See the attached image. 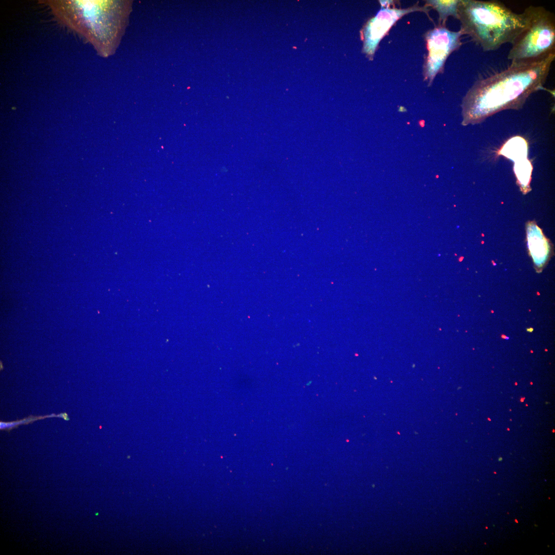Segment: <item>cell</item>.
I'll list each match as a JSON object with an SVG mask.
<instances>
[{
    "instance_id": "cell-1",
    "label": "cell",
    "mask_w": 555,
    "mask_h": 555,
    "mask_svg": "<svg viewBox=\"0 0 555 555\" xmlns=\"http://www.w3.org/2000/svg\"><path fill=\"white\" fill-rule=\"evenodd\" d=\"M554 59L552 52L534 60L511 62L505 70L476 80L462 100L464 122L521 108L530 94L544 88Z\"/></svg>"
},
{
    "instance_id": "cell-2",
    "label": "cell",
    "mask_w": 555,
    "mask_h": 555,
    "mask_svg": "<svg viewBox=\"0 0 555 555\" xmlns=\"http://www.w3.org/2000/svg\"><path fill=\"white\" fill-rule=\"evenodd\" d=\"M57 17L82 35L104 57L117 48L130 2L117 1H43Z\"/></svg>"
},
{
    "instance_id": "cell-3",
    "label": "cell",
    "mask_w": 555,
    "mask_h": 555,
    "mask_svg": "<svg viewBox=\"0 0 555 555\" xmlns=\"http://www.w3.org/2000/svg\"><path fill=\"white\" fill-rule=\"evenodd\" d=\"M457 19L462 34L489 51L512 44L527 26L529 15L527 8L517 13L497 1L459 0Z\"/></svg>"
},
{
    "instance_id": "cell-4",
    "label": "cell",
    "mask_w": 555,
    "mask_h": 555,
    "mask_svg": "<svg viewBox=\"0 0 555 555\" xmlns=\"http://www.w3.org/2000/svg\"><path fill=\"white\" fill-rule=\"evenodd\" d=\"M529 22L512 44L507 58L511 62L534 60L555 52V16L542 6L527 7Z\"/></svg>"
},
{
    "instance_id": "cell-5",
    "label": "cell",
    "mask_w": 555,
    "mask_h": 555,
    "mask_svg": "<svg viewBox=\"0 0 555 555\" xmlns=\"http://www.w3.org/2000/svg\"><path fill=\"white\" fill-rule=\"evenodd\" d=\"M460 30L453 31L437 26L424 33L428 53L423 65L424 81L430 86L435 77L444 70L446 62L462 44Z\"/></svg>"
},
{
    "instance_id": "cell-6",
    "label": "cell",
    "mask_w": 555,
    "mask_h": 555,
    "mask_svg": "<svg viewBox=\"0 0 555 555\" xmlns=\"http://www.w3.org/2000/svg\"><path fill=\"white\" fill-rule=\"evenodd\" d=\"M431 8L424 5L420 6L418 2L406 8L382 7L376 16L371 19L363 30V51L372 57L380 41L387 34L396 22L404 15L419 11L424 12L429 17Z\"/></svg>"
},
{
    "instance_id": "cell-7",
    "label": "cell",
    "mask_w": 555,
    "mask_h": 555,
    "mask_svg": "<svg viewBox=\"0 0 555 555\" xmlns=\"http://www.w3.org/2000/svg\"><path fill=\"white\" fill-rule=\"evenodd\" d=\"M526 236L529 254L536 272H540L550 257L551 246L549 241L534 221L526 224Z\"/></svg>"
},
{
    "instance_id": "cell-8",
    "label": "cell",
    "mask_w": 555,
    "mask_h": 555,
    "mask_svg": "<svg viewBox=\"0 0 555 555\" xmlns=\"http://www.w3.org/2000/svg\"><path fill=\"white\" fill-rule=\"evenodd\" d=\"M425 2V5L438 12V26L446 27L447 18L450 16L457 19L459 0H429Z\"/></svg>"
},
{
    "instance_id": "cell-9",
    "label": "cell",
    "mask_w": 555,
    "mask_h": 555,
    "mask_svg": "<svg viewBox=\"0 0 555 555\" xmlns=\"http://www.w3.org/2000/svg\"><path fill=\"white\" fill-rule=\"evenodd\" d=\"M52 417L61 418L64 419L66 421H69V418L68 417V415L66 412L61 413H60L59 414H55L54 413H52V414H49V415H44V416H32V415H31V416H29L28 417H26V418H23V419H20V420H15V421H13L4 422V421H0V430H6V431H10V430H12L13 429L17 428V427H18V426H20L21 425L27 424L30 423H32L33 422H34L35 421H36V420H38L48 418H52Z\"/></svg>"
},
{
    "instance_id": "cell-10",
    "label": "cell",
    "mask_w": 555,
    "mask_h": 555,
    "mask_svg": "<svg viewBox=\"0 0 555 555\" xmlns=\"http://www.w3.org/2000/svg\"><path fill=\"white\" fill-rule=\"evenodd\" d=\"M502 338H504V339H505L506 340H508L509 339V338L508 337L506 336L505 335H502Z\"/></svg>"
},
{
    "instance_id": "cell-11",
    "label": "cell",
    "mask_w": 555,
    "mask_h": 555,
    "mask_svg": "<svg viewBox=\"0 0 555 555\" xmlns=\"http://www.w3.org/2000/svg\"><path fill=\"white\" fill-rule=\"evenodd\" d=\"M419 125H419L420 126L423 127L424 126V123L423 122H419Z\"/></svg>"
},
{
    "instance_id": "cell-12",
    "label": "cell",
    "mask_w": 555,
    "mask_h": 555,
    "mask_svg": "<svg viewBox=\"0 0 555 555\" xmlns=\"http://www.w3.org/2000/svg\"><path fill=\"white\" fill-rule=\"evenodd\" d=\"M533 328H527V331H528V332H532V331H533Z\"/></svg>"
}]
</instances>
